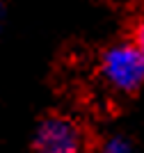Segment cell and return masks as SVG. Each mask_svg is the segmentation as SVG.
I'll return each instance as SVG.
<instances>
[{
    "instance_id": "obj_1",
    "label": "cell",
    "mask_w": 144,
    "mask_h": 153,
    "mask_svg": "<svg viewBox=\"0 0 144 153\" xmlns=\"http://www.w3.org/2000/svg\"><path fill=\"white\" fill-rule=\"evenodd\" d=\"M98 73L112 91L131 96L144 85V57L133 41H117L101 53Z\"/></svg>"
},
{
    "instance_id": "obj_2",
    "label": "cell",
    "mask_w": 144,
    "mask_h": 153,
    "mask_svg": "<svg viewBox=\"0 0 144 153\" xmlns=\"http://www.w3.org/2000/svg\"><path fill=\"white\" fill-rule=\"evenodd\" d=\"M32 153H87V135L71 117L48 114L34 130Z\"/></svg>"
},
{
    "instance_id": "obj_3",
    "label": "cell",
    "mask_w": 144,
    "mask_h": 153,
    "mask_svg": "<svg viewBox=\"0 0 144 153\" xmlns=\"http://www.w3.org/2000/svg\"><path fill=\"white\" fill-rule=\"evenodd\" d=\"M94 153H135V144H133L131 137H126L121 133H114V135L103 137Z\"/></svg>"
},
{
    "instance_id": "obj_4",
    "label": "cell",
    "mask_w": 144,
    "mask_h": 153,
    "mask_svg": "<svg viewBox=\"0 0 144 153\" xmlns=\"http://www.w3.org/2000/svg\"><path fill=\"white\" fill-rule=\"evenodd\" d=\"M131 41L135 44V48H137L140 55L144 57V14L135 21V27H133V39H131Z\"/></svg>"
},
{
    "instance_id": "obj_5",
    "label": "cell",
    "mask_w": 144,
    "mask_h": 153,
    "mask_svg": "<svg viewBox=\"0 0 144 153\" xmlns=\"http://www.w3.org/2000/svg\"><path fill=\"white\" fill-rule=\"evenodd\" d=\"M2 19H5V12H2V5H0V27H2Z\"/></svg>"
}]
</instances>
